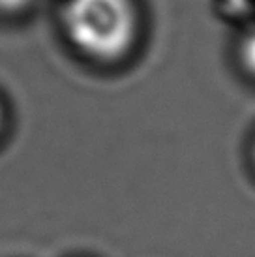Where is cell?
Here are the masks:
<instances>
[{
	"mask_svg": "<svg viewBox=\"0 0 255 257\" xmlns=\"http://www.w3.org/2000/svg\"><path fill=\"white\" fill-rule=\"evenodd\" d=\"M62 21L71 43L98 60L124 57L137 34L132 0H68Z\"/></svg>",
	"mask_w": 255,
	"mask_h": 257,
	"instance_id": "cell-1",
	"label": "cell"
},
{
	"mask_svg": "<svg viewBox=\"0 0 255 257\" xmlns=\"http://www.w3.org/2000/svg\"><path fill=\"white\" fill-rule=\"evenodd\" d=\"M240 62L251 75H255V30L244 38L240 45Z\"/></svg>",
	"mask_w": 255,
	"mask_h": 257,
	"instance_id": "cell-2",
	"label": "cell"
},
{
	"mask_svg": "<svg viewBox=\"0 0 255 257\" xmlns=\"http://www.w3.org/2000/svg\"><path fill=\"white\" fill-rule=\"evenodd\" d=\"M32 4V0H0V12L6 14H17L23 12Z\"/></svg>",
	"mask_w": 255,
	"mask_h": 257,
	"instance_id": "cell-3",
	"label": "cell"
},
{
	"mask_svg": "<svg viewBox=\"0 0 255 257\" xmlns=\"http://www.w3.org/2000/svg\"><path fill=\"white\" fill-rule=\"evenodd\" d=\"M0 128H2V111H0Z\"/></svg>",
	"mask_w": 255,
	"mask_h": 257,
	"instance_id": "cell-4",
	"label": "cell"
},
{
	"mask_svg": "<svg viewBox=\"0 0 255 257\" xmlns=\"http://www.w3.org/2000/svg\"><path fill=\"white\" fill-rule=\"evenodd\" d=\"M253 156H255V152H253Z\"/></svg>",
	"mask_w": 255,
	"mask_h": 257,
	"instance_id": "cell-5",
	"label": "cell"
}]
</instances>
